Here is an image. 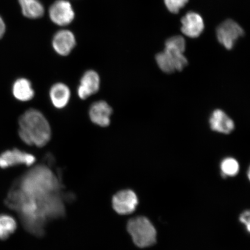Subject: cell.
<instances>
[{
    "instance_id": "16",
    "label": "cell",
    "mask_w": 250,
    "mask_h": 250,
    "mask_svg": "<svg viewBox=\"0 0 250 250\" xmlns=\"http://www.w3.org/2000/svg\"><path fill=\"white\" fill-rule=\"evenodd\" d=\"M24 17L38 19L44 14L45 9L39 0H19Z\"/></svg>"
},
{
    "instance_id": "18",
    "label": "cell",
    "mask_w": 250,
    "mask_h": 250,
    "mask_svg": "<svg viewBox=\"0 0 250 250\" xmlns=\"http://www.w3.org/2000/svg\"><path fill=\"white\" fill-rule=\"evenodd\" d=\"M220 170L224 177L236 176L240 170L239 162L232 157L225 158L221 162Z\"/></svg>"
},
{
    "instance_id": "9",
    "label": "cell",
    "mask_w": 250,
    "mask_h": 250,
    "mask_svg": "<svg viewBox=\"0 0 250 250\" xmlns=\"http://www.w3.org/2000/svg\"><path fill=\"white\" fill-rule=\"evenodd\" d=\"M76 45L74 34L68 30H61L56 33L52 39V46L59 55H69Z\"/></svg>"
},
{
    "instance_id": "17",
    "label": "cell",
    "mask_w": 250,
    "mask_h": 250,
    "mask_svg": "<svg viewBox=\"0 0 250 250\" xmlns=\"http://www.w3.org/2000/svg\"><path fill=\"white\" fill-rule=\"evenodd\" d=\"M18 227L17 222L11 215H0V240H5L13 234Z\"/></svg>"
},
{
    "instance_id": "22",
    "label": "cell",
    "mask_w": 250,
    "mask_h": 250,
    "mask_svg": "<svg viewBox=\"0 0 250 250\" xmlns=\"http://www.w3.org/2000/svg\"><path fill=\"white\" fill-rule=\"evenodd\" d=\"M248 177L249 181H250V166L248 171Z\"/></svg>"
},
{
    "instance_id": "21",
    "label": "cell",
    "mask_w": 250,
    "mask_h": 250,
    "mask_svg": "<svg viewBox=\"0 0 250 250\" xmlns=\"http://www.w3.org/2000/svg\"><path fill=\"white\" fill-rule=\"evenodd\" d=\"M5 31V24L4 21L0 17V39L4 36Z\"/></svg>"
},
{
    "instance_id": "2",
    "label": "cell",
    "mask_w": 250,
    "mask_h": 250,
    "mask_svg": "<svg viewBox=\"0 0 250 250\" xmlns=\"http://www.w3.org/2000/svg\"><path fill=\"white\" fill-rule=\"evenodd\" d=\"M51 134L48 120L36 109H28L19 120V135L27 145L42 147L51 140Z\"/></svg>"
},
{
    "instance_id": "7",
    "label": "cell",
    "mask_w": 250,
    "mask_h": 250,
    "mask_svg": "<svg viewBox=\"0 0 250 250\" xmlns=\"http://www.w3.org/2000/svg\"><path fill=\"white\" fill-rule=\"evenodd\" d=\"M36 161V158L33 154L15 148L0 154V167L6 168L20 165L30 167Z\"/></svg>"
},
{
    "instance_id": "19",
    "label": "cell",
    "mask_w": 250,
    "mask_h": 250,
    "mask_svg": "<svg viewBox=\"0 0 250 250\" xmlns=\"http://www.w3.org/2000/svg\"><path fill=\"white\" fill-rule=\"evenodd\" d=\"M166 7L171 13H179L181 9H182L188 2V0H164Z\"/></svg>"
},
{
    "instance_id": "15",
    "label": "cell",
    "mask_w": 250,
    "mask_h": 250,
    "mask_svg": "<svg viewBox=\"0 0 250 250\" xmlns=\"http://www.w3.org/2000/svg\"><path fill=\"white\" fill-rule=\"evenodd\" d=\"M12 93L18 101L28 102L34 98V91L30 81L26 78H20L12 86Z\"/></svg>"
},
{
    "instance_id": "1",
    "label": "cell",
    "mask_w": 250,
    "mask_h": 250,
    "mask_svg": "<svg viewBox=\"0 0 250 250\" xmlns=\"http://www.w3.org/2000/svg\"><path fill=\"white\" fill-rule=\"evenodd\" d=\"M61 184L42 171L24 174L9 194L8 205L17 210L30 232L42 235L48 220L63 216L65 208Z\"/></svg>"
},
{
    "instance_id": "13",
    "label": "cell",
    "mask_w": 250,
    "mask_h": 250,
    "mask_svg": "<svg viewBox=\"0 0 250 250\" xmlns=\"http://www.w3.org/2000/svg\"><path fill=\"white\" fill-rule=\"evenodd\" d=\"M112 109L107 102L98 101L90 106L89 115L93 123L101 127H107L111 122Z\"/></svg>"
},
{
    "instance_id": "11",
    "label": "cell",
    "mask_w": 250,
    "mask_h": 250,
    "mask_svg": "<svg viewBox=\"0 0 250 250\" xmlns=\"http://www.w3.org/2000/svg\"><path fill=\"white\" fill-rule=\"evenodd\" d=\"M181 31L190 38H197L204 30L205 24L201 16L194 12H189L181 20Z\"/></svg>"
},
{
    "instance_id": "6",
    "label": "cell",
    "mask_w": 250,
    "mask_h": 250,
    "mask_svg": "<svg viewBox=\"0 0 250 250\" xmlns=\"http://www.w3.org/2000/svg\"><path fill=\"white\" fill-rule=\"evenodd\" d=\"M49 16L53 23L65 26L74 20L75 12L69 1L57 0L49 8Z\"/></svg>"
},
{
    "instance_id": "10",
    "label": "cell",
    "mask_w": 250,
    "mask_h": 250,
    "mask_svg": "<svg viewBox=\"0 0 250 250\" xmlns=\"http://www.w3.org/2000/svg\"><path fill=\"white\" fill-rule=\"evenodd\" d=\"M101 79L98 73L94 70L87 71L81 78L77 89L78 95L83 100L88 98L99 91Z\"/></svg>"
},
{
    "instance_id": "20",
    "label": "cell",
    "mask_w": 250,
    "mask_h": 250,
    "mask_svg": "<svg viewBox=\"0 0 250 250\" xmlns=\"http://www.w3.org/2000/svg\"><path fill=\"white\" fill-rule=\"evenodd\" d=\"M239 220L245 226L246 230L250 233V210L243 212L240 214Z\"/></svg>"
},
{
    "instance_id": "3",
    "label": "cell",
    "mask_w": 250,
    "mask_h": 250,
    "mask_svg": "<svg viewBox=\"0 0 250 250\" xmlns=\"http://www.w3.org/2000/svg\"><path fill=\"white\" fill-rule=\"evenodd\" d=\"M186 48V41L183 37L176 36L167 40L164 51L156 56L159 68L167 74L182 71L188 64L187 59L184 54Z\"/></svg>"
},
{
    "instance_id": "12",
    "label": "cell",
    "mask_w": 250,
    "mask_h": 250,
    "mask_svg": "<svg viewBox=\"0 0 250 250\" xmlns=\"http://www.w3.org/2000/svg\"><path fill=\"white\" fill-rule=\"evenodd\" d=\"M209 124L212 130L225 134L230 133L235 127L232 119L220 109L212 111L209 118Z\"/></svg>"
},
{
    "instance_id": "14",
    "label": "cell",
    "mask_w": 250,
    "mask_h": 250,
    "mask_svg": "<svg viewBox=\"0 0 250 250\" xmlns=\"http://www.w3.org/2000/svg\"><path fill=\"white\" fill-rule=\"evenodd\" d=\"M49 96L54 107L61 109L65 107L69 102L70 90L64 83H55L50 89Z\"/></svg>"
},
{
    "instance_id": "4",
    "label": "cell",
    "mask_w": 250,
    "mask_h": 250,
    "mask_svg": "<svg viewBox=\"0 0 250 250\" xmlns=\"http://www.w3.org/2000/svg\"><path fill=\"white\" fill-rule=\"evenodd\" d=\"M127 230L136 245L141 248H148L156 241V231L148 219L137 217L127 224Z\"/></svg>"
},
{
    "instance_id": "8",
    "label": "cell",
    "mask_w": 250,
    "mask_h": 250,
    "mask_svg": "<svg viewBox=\"0 0 250 250\" xmlns=\"http://www.w3.org/2000/svg\"><path fill=\"white\" fill-rule=\"evenodd\" d=\"M138 204V199L133 190H121L115 194L112 199V205L118 214H130L135 210Z\"/></svg>"
},
{
    "instance_id": "5",
    "label": "cell",
    "mask_w": 250,
    "mask_h": 250,
    "mask_svg": "<svg viewBox=\"0 0 250 250\" xmlns=\"http://www.w3.org/2000/svg\"><path fill=\"white\" fill-rule=\"evenodd\" d=\"M217 37L218 42L227 49L233 48L234 43L245 34L242 27L232 20H227L217 27Z\"/></svg>"
}]
</instances>
